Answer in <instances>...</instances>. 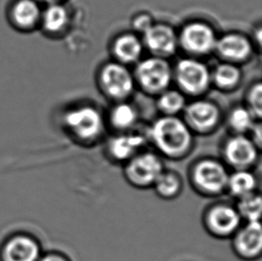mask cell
Returning a JSON list of instances; mask_svg holds the SVG:
<instances>
[{
    "label": "cell",
    "instance_id": "28",
    "mask_svg": "<svg viewBox=\"0 0 262 261\" xmlns=\"http://www.w3.org/2000/svg\"><path fill=\"white\" fill-rule=\"evenodd\" d=\"M153 25L151 18L148 14H140L134 19V27L139 32L142 34Z\"/></svg>",
    "mask_w": 262,
    "mask_h": 261
},
{
    "label": "cell",
    "instance_id": "13",
    "mask_svg": "<svg viewBox=\"0 0 262 261\" xmlns=\"http://www.w3.org/2000/svg\"><path fill=\"white\" fill-rule=\"evenodd\" d=\"M232 249L244 261H255L262 253V226L260 221L245 223L232 236Z\"/></svg>",
    "mask_w": 262,
    "mask_h": 261
},
{
    "label": "cell",
    "instance_id": "9",
    "mask_svg": "<svg viewBox=\"0 0 262 261\" xmlns=\"http://www.w3.org/2000/svg\"><path fill=\"white\" fill-rule=\"evenodd\" d=\"M99 82L106 97L120 102L133 93L135 81L127 67L116 61L103 66L99 71Z\"/></svg>",
    "mask_w": 262,
    "mask_h": 261
},
{
    "label": "cell",
    "instance_id": "4",
    "mask_svg": "<svg viewBox=\"0 0 262 261\" xmlns=\"http://www.w3.org/2000/svg\"><path fill=\"white\" fill-rule=\"evenodd\" d=\"M165 168L163 158L153 151L139 152L124 164V177L128 184L136 189L152 188Z\"/></svg>",
    "mask_w": 262,
    "mask_h": 261
},
{
    "label": "cell",
    "instance_id": "15",
    "mask_svg": "<svg viewBox=\"0 0 262 261\" xmlns=\"http://www.w3.org/2000/svg\"><path fill=\"white\" fill-rule=\"evenodd\" d=\"M147 141L146 136L138 133H119L106 142V157L112 162L124 164L142 151Z\"/></svg>",
    "mask_w": 262,
    "mask_h": 261
},
{
    "label": "cell",
    "instance_id": "19",
    "mask_svg": "<svg viewBox=\"0 0 262 261\" xmlns=\"http://www.w3.org/2000/svg\"><path fill=\"white\" fill-rule=\"evenodd\" d=\"M152 188L160 199L172 201L180 196L184 188V183L177 172L165 169L157 179Z\"/></svg>",
    "mask_w": 262,
    "mask_h": 261
},
{
    "label": "cell",
    "instance_id": "18",
    "mask_svg": "<svg viewBox=\"0 0 262 261\" xmlns=\"http://www.w3.org/2000/svg\"><path fill=\"white\" fill-rule=\"evenodd\" d=\"M259 181L252 170H234L229 173L227 192L236 201L258 191Z\"/></svg>",
    "mask_w": 262,
    "mask_h": 261
},
{
    "label": "cell",
    "instance_id": "14",
    "mask_svg": "<svg viewBox=\"0 0 262 261\" xmlns=\"http://www.w3.org/2000/svg\"><path fill=\"white\" fill-rule=\"evenodd\" d=\"M142 43L153 57L167 59L177 51L178 35L170 25L156 24L143 33Z\"/></svg>",
    "mask_w": 262,
    "mask_h": 261
},
{
    "label": "cell",
    "instance_id": "25",
    "mask_svg": "<svg viewBox=\"0 0 262 261\" xmlns=\"http://www.w3.org/2000/svg\"><path fill=\"white\" fill-rule=\"evenodd\" d=\"M13 15L21 27H31L39 19V8L33 0H20L14 6Z\"/></svg>",
    "mask_w": 262,
    "mask_h": 261
},
{
    "label": "cell",
    "instance_id": "12",
    "mask_svg": "<svg viewBox=\"0 0 262 261\" xmlns=\"http://www.w3.org/2000/svg\"><path fill=\"white\" fill-rule=\"evenodd\" d=\"M220 118L219 106L208 100H196L184 107V121L192 134H211L219 126Z\"/></svg>",
    "mask_w": 262,
    "mask_h": 261
},
{
    "label": "cell",
    "instance_id": "22",
    "mask_svg": "<svg viewBox=\"0 0 262 261\" xmlns=\"http://www.w3.org/2000/svg\"><path fill=\"white\" fill-rule=\"evenodd\" d=\"M235 208L243 222L260 221L262 212V199L259 192H254L236 201Z\"/></svg>",
    "mask_w": 262,
    "mask_h": 261
},
{
    "label": "cell",
    "instance_id": "11",
    "mask_svg": "<svg viewBox=\"0 0 262 261\" xmlns=\"http://www.w3.org/2000/svg\"><path fill=\"white\" fill-rule=\"evenodd\" d=\"M42 253L39 241L25 232L11 233L0 245V261H39Z\"/></svg>",
    "mask_w": 262,
    "mask_h": 261
},
{
    "label": "cell",
    "instance_id": "24",
    "mask_svg": "<svg viewBox=\"0 0 262 261\" xmlns=\"http://www.w3.org/2000/svg\"><path fill=\"white\" fill-rule=\"evenodd\" d=\"M159 95L158 107L164 116H177L184 111L186 103L183 92L167 89Z\"/></svg>",
    "mask_w": 262,
    "mask_h": 261
},
{
    "label": "cell",
    "instance_id": "20",
    "mask_svg": "<svg viewBox=\"0 0 262 261\" xmlns=\"http://www.w3.org/2000/svg\"><path fill=\"white\" fill-rule=\"evenodd\" d=\"M138 120V113L134 106L125 101H120L111 110L108 117L110 124L113 129L124 133L131 130Z\"/></svg>",
    "mask_w": 262,
    "mask_h": 261
},
{
    "label": "cell",
    "instance_id": "23",
    "mask_svg": "<svg viewBox=\"0 0 262 261\" xmlns=\"http://www.w3.org/2000/svg\"><path fill=\"white\" fill-rule=\"evenodd\" d=\"M256 120L246 106H236L231 110L227 124L233 134H247L255 124Z\"/></svg>",
    "mask_w": 262,
    "mask_h": 261
},
{
    "label": "cell",
    "instance_id": "5",
    "mask_svg": "<svg viewBox=\"0 0 262 261\" xmlns=\"http://www.w3.org/2000/svg\"><path fill=\"white\" fill-rule=\"evenodd\" d=\"M202 224L209 235L216 239H230L241 227L243 220L235 206L216 202L204 210Z\"/></svg>",
    "mask_w": 262,
    "mask_h": 261
},
{
    "label": "cell",
    "instance_id": "17",
    "mask_svg": "<svg viewBox=\"0 0 262 261\" xmlns=\"http://www.w3.org/2000/svg\"><path fill=\"white\" fill-rule=\"evenodd\" d=\"M143 50V43L134 33L117 36L112 44V53L120 64H131L140 60Z\"/></svg>",
    "mask_w": 262,
    "mask_h": 261
},
{
    "label": "cell",
    "instance_id": "7",
    "mask_svg": "<svg viewBox=\"0 0 262 261\" xmlns=\"http://www.w3.org/2000/svg\"><path fill=\"white\" fill-rule=\"evenodd\" d=\"M221 154L228 168L252 170L259 163L260 149L248 135L233 134L224 142Z\"/></svg>",
    "mask_w": 262,
    "mask_h": 261
},
{
    "label": "cell",
    "instance_id": "10",
    "mask_svg": "<svg viewBox=\"0 0 262 261\" xmlns=\"http://www.w3.org/2000/svg\"><path fill=\"white\" fill-rule=\"evenodd\" d=\"M217 37L214 29L203 21L184 25L178 35V46L193 57L206 56L215 50Z\"/></svg>",
    "mask_w": 262,
    "mask_h": 261
},
{
    "label": "cell",
    "instance_id": "29",
    "mask_svg": "<svg viewBox=\"0 0 262 261\" xmlns=\"http://www.w3.org/2000/svg\"><path fill=\"white\" fill-rule=\"evenodd\" d=\"M39 261H71L68 256L63 252L57 251H48L43 252Z\"/></svg>",
    "mask_w": 262,
    "mask_h": 261
},
{
    "label": "cell",
    "instance_id": "27",
    "mask_svg": "<svg viewBox=\"0 0 262 261\" xmlns=\"http://www.w3.org/2000/svg\"><path fill=\"white\" fill-rule=\"evenodd\" d=\"M246 107L256 120H260L262 115V85L260 82L252 85L249 90Z\"/></svg>",
    "mask_w": 262,
    "mask_h": 261
},
{
    "label": "cell",
    "instance_id": "26",
    "mask_svg": "<svg viewBox=\"0 0 262 261\" xmlns=\"http://www.w3.org/2000/svg\"><path fill=\"white\" fill-rule=\"evenodd\" d=\"M68 23V11L60 5H51L43 14V25L49 32H60L67 26Z\"/></svg>",
    "mask_w": 262,
    "mask_h": 261
},
{
    "label": "cell",
    "instance_id": "8",
    "mask_svg": "<svg viewBox=\"0 0 262 261\" xmlns=\"http://www.w3.org/2000/svg\"><path fill=\"white\" fill-rule=\"evenodd\" d=\"M173 78L181 92L189 95H201L207 92L211 83V72L202 61L187 57L177 63Z\"/></svg>",
    "mask_w": 262,
    "mask_h": 261
},
{
    "label": "cell",
    "instance_id": "3",
    "mask_svg": "<svg viewBox=\"0 0 262 261\" xmlns=\"http://www.w3.org/2000/svg\"><path fill=\"white\" fill-rule=\"evenodd\" d=\"M64 124L75 141L82 145H92L99 141L105 130L102 115L92 106H82L69 110Z\"/></svg>",
    "mask_w": 262,
    "mask_h": 261
},
{
    "label": "cell",
    "instance_id": "21",
    "mask_svg": "<svg viewBox=\"0 0 262 261\" xmlns=\"http://www.w3.org/2000/svg\"><path fill=\"white\" fill-rule=\"evenodd\" d=\"M242 79L241 70L235 64L224 62L211 72V82L225 91L234 89Z\"/></svg>",
    "mask_w": 262,
    "mask_h": 261
},
{
    "label": "cell",
    "instance_id": "31",
    "mask_svg": "<svg viewBox=\"0 0 262 261\" xmlns=\"http://www.w3.org/2000/svg\"><path fill=\"white\" fill-rule=\"evenodd\" d=\"M44 1H47V2H54V1H57V0H44Z\"/></svg>",
    "mask_w": 262,
    "mask_h": 261
},
{
    "label": "cell",
    "instance_id": "30",
    "mask_svg": "<svg viewBox=\"0 0 262 261\" xmlns=\"http://www.w3.org/2000/svg\"><path fill=\"white\" fill-rule=\"evenodd\" d=\"M250 134L251 136H249L250 139L253 141V143L259 148L261 149V124L259 123V121L256 122L255 124L253 125V127L252 128V130H250Z\"/></svg>",
    "mask_w": 262,
    "mask_h": 261
},
{
    "label": "cell",
    "instance_id": "1",
    "mask_svg": "<svg viewBox=\"0 0 262 261\" xmlns=\"http://www.w3.org/2000/svg\"><path fill=\"white\" fill-rule=\"evenodd\" d=\"M146 138L156 149V153L170 160L186 159L194 144L191 129L177 116L158 118L150 125Z\"/></svg>",
    "mask_w": 262,
    "mask_h": 261
},
{
    "label": "cell",
    "instance_id": "6",
    "mask_svg": "<svg viewBox=\"0 0 262 261\" xmlns=\"http://www.w3.org/2000/svg\"><path fill=\"white\" fill-rule=\"evenodd\" d=\"M134 77L144 92L160 94L168 89L173 79V70L166 58L152 56L139 62Z\"/></svg>",
    "mask_w": 262,
    "mask_h": 261
},
{
    "label": "cell",
    "instance_id": "16",
    "mask_svg": "<svg viewBox=\"0 0 262 261\" xmlns=\"http://www.w3.org/2000/svg\"><path fill=\"white\" fill-rule=\"evenodd\" d=\"M224 62L237 64L247 60L252 56L253 45L244 34L229 32L216 39L215 50Z\"/></svg>",
    "mask_w": 262,
    "mask_h": 261
},
{
    "label": "cell",
    "instance_id": "2",
    "mask_svg": "<svg viewBox=\"0 0 262 261\" xmlns=\"http://www.w3.org/2000/svg\"><path fill=\"white\" fill-rule=\"evenodd\" d=\"M225 163L214 158H202L191 164L188 177L192 189L203 197L226 194L230 172Z\"/></svg>",
    "mask_w": 262,
    "mask_h": 261
}]
</instances>
